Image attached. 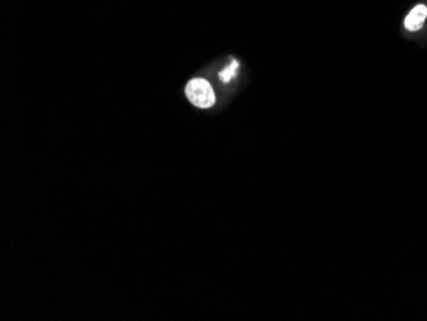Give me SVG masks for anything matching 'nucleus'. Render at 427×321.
I'll list each match as a JSON object with an SVG mask.
<instances>
[{"mask_svg": "<svg viewBox=\"0 0 427 321\" xmlns=\"http://www.w3.org/2000/svg\"><path fill=\"white\" fill-rule=\"evenodd\" d=\"M239 70L238 61L236 59H231V63L228 64L227 67H224L223 70L219 72V80L223 82V84H231V80L237 76Z\"/></svg>", "mask_w": 427, "mask_h": 321, "instance_id": "3", "label": "nucleus"}, {"mask_svg": "<svg viewBox=\"0 0 427 321\" xmlns=\"http://www.w3.org/2000/svg\"><path fill=\"white\" fill-rule=\"evenodd\" d=\"M189 103L200 109H210L217 104V94L209 80L195 77L189 80L184 89Z\"/></svg>", "mask_w": 427, "mask_h": 321, "instance_id": "1", "label": "nucleus"}, {"mask_svg": "<svg viewBox=\"0 0 427 321\" xmlns=\"http://www.w3.org/2000/svg\"><path fill=\"white\" fill-rule=\"evenodd\" d=\"M427 21V4L426 3H417L403 20V27L407 32L416 34L420 32L425 27Z\"/></svg>", "mask_w": 427, "mask_h": 321, "instance_id": "2", "label": "nucleus"}]
</instances>
